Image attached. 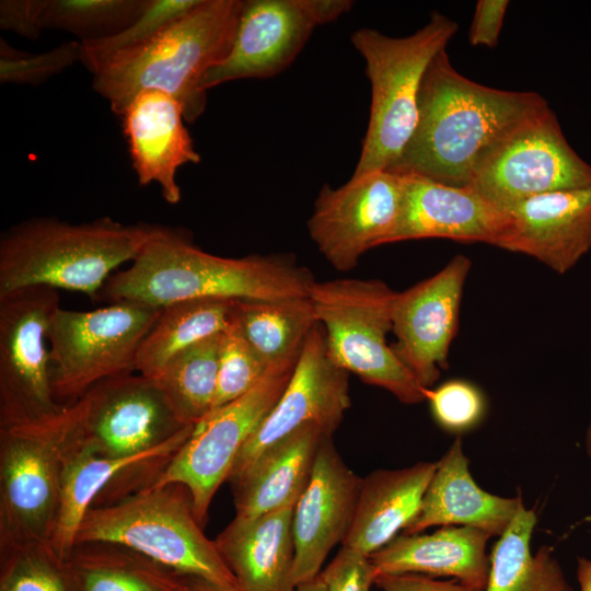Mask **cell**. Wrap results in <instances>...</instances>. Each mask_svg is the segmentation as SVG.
<instances>
[{
    "label": "cell",
    "instance_id": "obj_1",
    "mask_svg": "<svg viewBox=\"0 0 591 591\" xmlns=\"http://www.w3.org/2000/svg\"><path fill=\"white\" fill-rule=\"evenodd\" d=\"M547 105L537 92L501 90L468 79L443 49L424 74L413 136L387 171L466 187L484 153Z\"/></svg>",
    "mask_w": 591,
    "mask_h": 591
},
{
    "label": "cell",
    "instance_id": "obj_2",
    "mask_svg": "<svg viewBox=\"0 0 591 591\" xmlns=\"http://www.w3.org/2000/svg\"><path fill=\"white\" fill-rule=\"evenodd\" d=\"M312 273L282 255L231 258L207 253L179 229L160 225L127 269L113 274L99 296L109 303L162 309L195 299L309 298Z\"/></svg>",
    "mask_w": 591,
    "mask_h": 591
},
{
    "label": "cell",
    "instance_id": "obj_3",
    "mask_svg": "<svg viewBox=\"0 0 591 591\" xmlns=\"http://www.w3.org/2000/svg\"><path fill=\"white\" fill-rule=\"evenodd\" d=\"M244 1L200 0L189 12L149 40L118 51L92 73V89L121 116L138 94L148 90L173 96L185 120L206 109L204 76L229 55Z\"/></svg>",
    "mask_w": 591,
    "mask_h": 591
},
{
    "label": "cell",
    "instance_id": "obj_4",
    "mask_svg": "<svg viewBox=\"0 0 591 591\" xmlns=\"http://www.w3.org/2000/svg\"><path fill=\"white\" fill-rule=\"evenodd\" d=\"M159 228L109 217L81 223L24 220L0 236V296L34 286L99 296L111 273L131 262Z\"/></svg>",
    "mask_w": 591,
    "mask_h": 591
},
{
    "label": "cell",
    "instance_id": "obj_5",
    "mask_svg": "<svg viewBox=\"0 0 591 591\" xmlns=\"http://www.w3.org/2000/svg\"><path fill=\"white\" fill-rule=\"evenodd\" d=\"M86 398L55 413L0 425V548L50 542L62 477L84 443Z\"/></svg>",
    "mask_w": 591,
    "mask_h": 591
},
{
    "label": "cell",
    "instance_id": "obj_6",
    "mask_svg": "<svg viewBox=\"0 0 591 591\" xmlns=\"http://www.w3.org/2000/svg\"><path fill=\"white\" fill-rule=\"evenodd\" d=\"M198 522L189 490L182 484L149 486L117 501L92 506L76 543L103 541L129 547L183 577L241 591L215 541Z\"/></svg>",
    "mask_w": 591,
    "mask_h": 591
},
{
    "label": "cell",
    "instance_id": "obj_7",
    "mask_svg": "<svg viewBox=\"0 0 591 591\" xmlns=\"http://www.w3.org/2000/svg\"><path fill=\"white\" fill-rule=\"evenodd\" d=\"M457 30L454 20L434 11L405 37L368 27L352 33L350 40L366 62L371 85L369 124L352 175L387 171L401 157L417 124L424 74Z\"/></svg>",
    "mask_w": 591,
    "mask_h": 591
},
{
    "label": "cell",
    "instance_id": "obj_8",
    "mask_svg": "<svg viewBox=\"0 0 591 591\" xmlns=\"http://www.w3.org/2000/svg\"><path fill=\"white\" fill-rule=\"evenodd\" d=\"M380 279L314 281L309 299L323 326L332 361L401 403L426 401V391L386 341L395 296Z\"/></svg>",
    "mask_w": 591,
    "mask_h": 591
},
{
    "label": "cell",
    "instance_id": "obj_9",
    "mask_svg": "<svg viewBox=\"0 0 591 591\" xmlns=\"http://www.w3.org/2000/svg\"><path fill=\"white\" fill-rule=\"evenodd\" d=\"M161 310L132 302L91 311L59 306L47 329L55 402L71 405L100 382L137 372L139 348Z\"/></svg>",
    "mask_w": 591,
    "mask_h": 591
},
{
    "label": "cell",
    "instance_id": "obj_10",
    "mask_svg": "<svg viewBox=\"0 0 591 591\" xmlns=\"http://www.w3.org/2000/svg\"><path fill=\"white\" fill-rule=\"evenodd\" d=\"M302 346L270 363L244 395L209 414L160 472L151 486L184 485L204 526L211 500L228 480L233 463L251 434L285 391Z\"/></svg>",
    "mask_w": 591,
    "mask_h": 591
},
{
    "label": "cell",
    "instance_id": "obj_11",
    "mask_svg": "<svg viewBox=\"0 0 591 591\" xmlns=\"http://www.w3.org/2000/svg\"><path fill=\"white\" fill-rule=\"evenodd\" d=\"M591 186V164L565 137L549 105L532 113L477 162L467 187L498 208L555 190Z\"/></svg>",
    "mask_w": 591,
    "mask_h": 591
},
{
    "label": "cell",
    "instance_id": "obj_12",
    "mask_svg": "<svg viewBox=\"0 0 591 591\" xmlns=\"http://www.w3.org/2000/svg\"><path fill=\"white\" fill-rule=\"evenodd\" d=\"M60 306L57 289L21 288L0 296V425L57 412L49 380L47 329Z\"/></svg>",
    "mask_w": 591,
    "mask_h": 591
},
{
    "label": "cell",
    "instance_id": "obj_13",
    "mask_svg": "<svg viewBox=\"0 0 591 591\" xmlns=\"http://www.w3.org/2000/svg\"><path fill=\"white\" fill-rule=\"evenodd\" d=\"M349 0H246L227 58L202 78L207 91L229 81L265 79L287 69L315 27L337 20Z\"/></svg>",
    "mask_w": 591,
    "mask_h": 591
},
{
    "label": "cell",
    "instance_id": "obj_14",
    "mask_svg": "<svg viewBox=\"0 0 591 591\" xmlns=\"http://www.w3.org/2000/svg\"><path fill=\"white\" fill-rule=\"evenodd\" d=\"M350 403L349 373L332 361L325 331L317 322L303 340L285 391L241 449L228 482L246 471L269 448L308 425H315L332 437Z\"/></svg>",
    "mask_w": 591,
    "mask_h": 591
},
{
    "label": "cell",
    "instance_id": "obj_15",
    "mask_svg": "<svg viewBox=\"0 0 591 591\" xmlns=\"http://www.w3.org/2000/svg\"><path fill=\"white\" fill-rule=\"evenodd\" d=\"M401 197V175L390 171L352 175L337 188L325 185L308 220L309 234L336 270L350 271L367 251L386 244Z\"/></svg>",
    "mask_w": 591,
    "mask_h": 591
},
{
    "label": "cell",
    "instance_id": "obj_16",
    "mask_svg": "<svg viewBox=\"0 0 591 591\" xmlns=\"http://www.w3.org/2000/svg\"><path fill=\"white\" fill-rule=\"evenodd\" d=\"M84 396V443L99 457L141 455L189 427L176 416L155 380L139 373L102 381Z\"/></svg>",
    "mask_w": 591,
    "mask_h": 591
},
{
    "label": "cell",
    "instance_id": "obj_17",
    "mask_svg": "<svg viewBox=\"0 0 591 591\" xmlns=\"http://www.w3.org/2000/svg\"><path fill=\"white\" fill-rule=\"evenodd\" d=\"M470 257L459 254L429 278L395 292L392 308V348L426 389L448 368L449 350L459 328Z\"/></svg>",
    "mask_w": 591,
    "mask_h": 591
},
{
    "label": "cell",
    "instance_id": "obj_18",
    "mask_svg": "<svg viewBox=\"0 0 591 591\" xmlns=\"http://www.w3.org/2000/svg\"><path fill=\"white\" fill-rule=\"evenodd\" d=\"M362 478L337 452L332 437L318 448L310 480L293 507L294 581L316 578L328 553L351 525Z\"/></svg>",
    "mask_w": 591,
    "mask_h": 591
},
{
    "label": "cell",
    "instance_id": "obj_19",
    "mask_svg": "<svg viewBox=\"0 0 591 591\" xmlns=\"http://www.w3.org/2000/svg\"><path fill=\"white\" fill-rule=\"evenodd\" d=\"M397 221L387 243L448 239L496 246L508 215L471 187H456L418 175H401Z\"/></svg>",
    "mask_w": 591,
    "mask_h": 591
},
{
    "label": "cell",
    "instance_id": "obj_20",
    "mask_svg": "<svg viewBox=\"0 0 591 591\" xmlns=\"http://www.w3.org/2000/svg\"><path fill=\"white\" fill-rule=\"evenodd\" d=\"M505 211L508 225L496 247L535 258L558 275L591 250V186L532 196Z\"/></svg>",
    "mask_w": 591,
    "mask_h": 591
},
{
    "label": "cell",
    "instance_id": "obj_21",
    "mask_svg": "<svg viewBox=\"0 0 591 591\" xmlns=\"http://www.w3.org/2000/svg\"><path fill=\"white\" fill-rule=\"evenodd\" d=\"M120 117L139 185L157 183L166 202L178 204L177 170L200 162L184 125L182 105L167 93L148 90L138 94Z\"/></svg>",
    "mask_w": 591,
    "mask_h": 591
},
{
    "label": "cell",
    "instance_id": "obj_22",
    "mask_svg": "<svg viewBox=\"0 0 591 591\" xmlns=\"http://www.w3.org/2000/svg\"><path fill=\"white\" fill-rule=\"evenodd\" d=\"M461 436H456L425 493L420 512L403 533H421L431 526H468L490 536H500L513 520L523 501L515 497H501L480 488L474 480Z\"/></svg>",
    "mask_w": 591,
    "mask_h": 591
},
{
    "label": "cell",
    "instance_id": "obj_23",
    "mask_svg": "<svg viewBox=\"0 0 591 591\" xmlns=\"http://www.w3.org/2000/svg\"><path fill=\"white\" fill-rule=\"evenodd\" d=\"M293 507L235 517L216 537L241 591H296Z\"/></svg>",
    "mask_w": 591,
    "mask_h": 591
},
{
    "label": "cell",
    "instance_id": "obj_24",
    "mask_svg": "<svg viewBox=\"0 0 591 591\" xmlns=\"http://www.w3.org/2000/svg\"><path fill=\"white\" fill-rule=\"evenodd\" d=\"M491 536L468 526H442L429 533H402L370 555L378 573H417L449 577L485 590L490 560L487 542Z\"/></svg>",
    "mask_w": 591,
    "mask_h": 591
},
{
    "label": "cell",
    "instance_id": "obj_25",
    "mask_svg": "<svg viewBox=\"0 0 591 591\" xmlns=\"http://www.w3.org/2000/svg\"><path fill=\"white\" fill-rule=\"evenodd\" d=\"M437 462L376 470L362 479L354 519L341 545L370 556L406 531L420 512Z\"/></svg>",
    "mask_w": 591,
    "mask_h": 591
},
{
    "label": "cell",
    "instance_id": "obj_26",
    "mask_svg": "<svg viewBox=\"0 0 591 591\" xmlns=\"http://www.w3.org/2000/svg\"><path fill=\"white\" fill-rule=\"evenodd\" d=\"M326 436L308 425L265 451L241 475L230 479L235 517H256L294 506L312 475Z\"/></svg>",
    "mask_w": 591,
    "mask_h": 591
},
{
    "label": "cell",
    "instance_id": "obj_27",
    "mask_svg": "<svg viewBox=\"0 0 591 591\" xmlns=\"http://www.w3.org/2000/svg\"><path fill=\"white\" fill-rule=\"evenodd\" d=\"M189 426L165 444L138 456L105 459L83 443L71 455L62 477L60 500L50 545L66 558L74 545L79 526L100 493L130 467L170 461L194 432Z\"/></svg>",
    "mask_w": 591,
    "mask_h": 591
},
{
    "label": "cell",
    "instance_id": "obj_28",
    "mask_svg": "<svg viewBox=\"0 0 591 591\" xmlns=\"http://www.w3.org/2000/svg\"><path fill=\"white\" fill-rule=\"evenodd\" d=\"M73 591H179L185 577L124 545L76 543L65 558Z\"/></svg>",
    "mask_w": 591,
    "mask_h": 591
},
{
    "label": "cell",
    "instance_id": "obj_29",
    "mask_svg": "<svg viewBox=\"0 0 591 591\" xmlns=\"http://www.w3.org/2000/svg\"><path fill=\"white\" fill-rule=\"evenodd\" d=\"M536 513L522 501L513 520L494 545L484 591H573L553 547L531 552Z\"/></svg>",
    "mask_w": 591,
    "mask_h": 591
},
{
    "label": "cell",
    "instance_id": "obj_30",
    "mask_svg": "<svg viewBox=\"0 0 591 591\" xmlns=\"http://www.w3.org/2000/svg\"><path fill=\"white\" fill-rule=\"evenodd\" d=\"M235 300L195 299L162 308L137 356V373L157 379L166 363L189 346L223 333Z\"/></svg>",
    "mask_w": 591,
    "mask_h": 591
},
{
    "label": "cell",
    "instance_id": "obj_31",
    "mask_svg": "<svg viewBox=\"0 0 591 591\" xmlns=\"http://www.w3.org/2000/svg\"><path fill=\"white\" fill-rule=\"evenodd\" d=\"M231 321L267 366L299 349L317 323L309 298L235 300Z\"/></svg>",
    "mask_w": 591,
    "mask_h": 591
},
{
    "label": "cell",
    "instance_id": "obj_32",
    "mask_svg": "<svg viewBox=\"0 0 591 591\" xmlns=\"http://www.w3.org/2000/svg\"><path fill=\"white\" fill-rule=\"evenodd\" d=\"M221 334L182 350L153 379L185 425L197 426L211 412L217 391Z\"/></svg>",
    "mask_w": 591,
    "mask_h": 591
},
{
    "label": "cell",
    "instance_id": "obj_33",
    "mask_svg": "<svg viewBox=\"0 0 591 591\" xmlns=\"http://www.w3.org/2000/svg\"><path fill=\"white\" fill-rule=\"evenodd\" d=\"M149 0H47L44 30L76 35L80 42L109 37L127 27Z\"/></svg>",
    "mask_w": 591,
    "mask_h": 591
},
{
    "label": "cell",
    "instance_id": "obj_34",
    "mask_svg": "<svg viewBox=\"0 0 591 591\" xmlns=\"http://www.w3.org/2000/svg\"><path fill=\"white\" fill-rule=\"evenodd\" d=\"M0 591H73L65 558L49 542L0 548Z\"/></svg>",
    "mask_w": 591,
    "mask_h": 591
},
{
    "label": "cell",
    "instance_id": "obj_35",
    "mask_svg": "<svg viewBox=\"0 0 591 591\" xmlns=\"http://www.w3.org/2000/svg\"><path fill=\"white\" fill-rule=\"evenodd\" d=\"M199 2L200 0H149L144 10L119 33L102 39L81 42V62L92 72L112 55L149 40Z\"/></svg>",
    "mask_w": 591,
    "mask_h": 591
},
{
    "label": "cell",
    "instance_id": "obj_36",
    "mask_svg": "<svg viewBox=\"0 0 591 591\" xmlns=\"http://www.w3.org/2000/svg\"><path fill=\"white\" fill-rule=\"evenodd\" d=\"M267 367L231 321L220 337L217 391L209 414L248 392Z\"/></svg>",
    "mask_w": 591,
    "mask_h": 591
},
{
    "label": "cell",
    "instance_id": "obj_37",
    "mask_svg": "<svg viewBox=\"0 0 591 591\" xmlns=\"http://www.w3.org/2000/svg\"><path fill=\"white\" fill-rule=\"evenodd\" d=\"M80 40H69L40 54H28L0 40V82L15 85H39L81 62Z\"/></svg>",
    "mask_w": 591,
    "mask_h": 591
},
{
    "label": "cell",
    "instance_id": "obj_38",
    "mask_svg": "<svg viewBox=\"0 0 591 591\" xmlns=\"http://www.w3.org/2000/svg\"><path fill=\"white\" fill-rule=\"evenodd\" d=\"M426 401L437 425L457 436L477 427L487 410L482 390L464 379H451L427 389Z\"/></svg>",
    "mask_w": 591,
    "mask_h": 591
},
{
    "label": "cell",
    "instance_id": "obj_39",
    "mask_svg": "<svg viewBox=\"0 0 591 591\" xmlns=\"http://www.w3.org/2000/svg\"><path fill=\"white\" fill-rule=\"evenodd\" d=\"M376 575L369 556L347 547L320 573L328 591H370Z\"/></svg>",
    "mask_w": 591,
    "mask_h": 591
},
{
    "label": "cell",
    "instance_id": "obj_40",
    "mask_svg": "<svg viewBox=\"0 0 591 591\" xmlns=\"http://www.w3.org/2000/svg\"><path fill=\"white\" fill-rule=\"evenodd\" d=\"M47 0H1L0 27L31 40H36L43 27Z\"/></svg>",
    "mask_w": 591,
    "mask_h": 591
},
{
    "label": "cell",
    "instance_id": "obj_41",
    "mask_svg": "<svg viewBox=\"0 0 591 591\" xmlns=\"http://www.w3.org/2000/svg\"><path fill=\"white\" fill-rule=\"evenodd\" d=\"M508 0H478L468 30V42L472 46L494 48L499 42L503 25Z\"/></svg>",
    "mask_w": 591,
    "mask_h": 591
},
{
    "label": "cell",
    "instance_id": "obj_42",
    "mask_svg": "<svg viewBox=\"0 0 591 591\" xmlns=\"http://www.w3.org/2000/svg\"><path fill=\"white\" fill-rule=\"evenodd\" d=\"M374 584L383 591H482L455 579L440 580L417 573H378Z\"/></svg>",
    "mask_w": 591,
    "mask_h": 591
},
{
    "label": "cell",
    "instance_id": "obj_43",
    "mask_svg": "<svg viewBox=\"0 0 591 591\" xmlns=\"http://www.w3.org/2000/svg\"><path fill=\"white\" fill-rule=\"evenodd\" d=\"M185 580L190 591H229L200 578L185 577Z\"/></svg>",
    "mask_w": 591,
    "mask_h": 591
},
{
    "label": "cell",
    "instance_id": "obj_44",
    "mask_svg": "<svg viewBox=\"0 0 591 591\" xmlns=\"http://www.w3.org/2000/svg\"><path fill=\"white\" fill-rule=\"evenodd\" d=\"M296 591H328L327 587L318 575L316 578L297 586Z\"/></svg>",
    "mask_w": 591,
    "mask_h": 591
},
{
    "label": "cell",
    "instance_id": "obj_45",
    "mask_svg": "<svg viewBox=\"0 0 591 591\" xmlns=\"http://www.w3.org/2000/svg\"><path fill=\"white\" fill-rule=\"evenodd\" d=\"M584 448H586L588 457L591 460V418H590V421L586 431Z\"/></svg>",
    "mask_w": 591,
    "mask_h": 591
},
{
    "label": "cell",
    "instance_id": "obj_46",
    "mask_svg": "<svg viewBox=\"0 0 591 591\" xmlns=\"http://www.w3.org/2000/svg\"><path fill=\"white\" fill-rule=\"evenodd\" d=\"M179 591H190V590L188 589L187 583H186V587Z\"/></svg>",
    "mask_w": 591,
    "mask_h": 591
}]
</instances>
